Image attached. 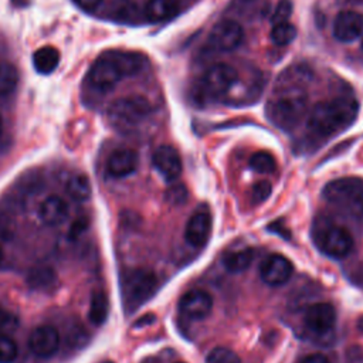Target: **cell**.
Instances as JSON below:
<instances>
[{
    "mask_svg": "<svg viewBox=\"0 0 363 363\" xmlns=\"http://www.w3.org/2000/svg\"><path fill=\"white\" fill-rule=\"evenodd\" d=\"M359 112V104L352 96H339L319 102L308 118V130L318 138L333 136L349 128Z\"/></svg>",
    "mask_w": 363,
    "mask_h": 363,
    "instance_id": "6da1fadb",
    "label": "cell"
},
{
    "mask_svg": "<svg viewBox=\"0 0 363 363\" xmlns=\"http://www.w3.org/2000/svg\"><path fill=\"white\" fill-rule=\"evenodd\" d=\"M308 108V95L305 88L275 86L274 95L267 105L268 119L284 130L294 129Z\"/></svg>",
    "mask_w": 363,
    "mask_h": 363,
    "instance_id": "7a4b0ae2",
    "label": "cell"
},
{
    "mask_svg": "<svg viewBox=\"0 0 363 363\" xmlns=\"http://www.w3.org/2000/svg\"><path fill=\"white\" fill-rule=\"evenodd\" d=\"M322 196L328 204L343 216L363 218V180L359 177H342L329 182Z\"/></svg>",
    "mask_w": 363,
    "mask_h": 363,
    "instance_id": "3957f363",
    "label": "cell"
},
{
    "mask_svg": "<svg viewBox=\"0 0 363 363\" xmlns=\"http://www.w3.org/2000/svg\"><path fill=\"white\" fill-rule=\"evenodd\" d=\"M312 238L316 247L332 258H343L353 248V237L350 233L325 216L313 221Z\"/></svg>",
    "mask_w": 363,
    "mask_h": 363,
    "instance_id": "277c9868",
    "label": "cell"
},
{
    "mask_svg": "<svg viewBox=\"0 0 363 363\" xmlns=\"http://www.w3.org/2000/svg\"><path fill=\"white\" fill-rule=\"evenodd\" d=\"M157 288L156 275L145 268L126 271L121 278V295L123 309L132 313L146 301H149Z\"/></svg>",
    "mask_w": 363,
    "mask_h": 363,
    "instance_id": "5b68a950",
    "label": "cell"
},
{
    "mask_svg": "<svg viewBox=\"0 0 363 363\" xmlns=\"http://www.w3.org/2000/svg\"><path fill=\"white\" fill-rule=\"evenodd\" d=\"M152 112L150 102L140 95L123 96L113 101L108 109V116L119 128H133L145 121Z\"/></svg>",
    "mask_w": 363,
    "mask_h": 363,
    "instance_id": "8992f818",
    "label": "cell"
},
{
    "mask_svg": "<svg viewBox=\"0 0 363 363\" xmlns=\"http://www.w3.org/2000/svg\"><path fill=\"white\" fill-rule=\"evenodd\" d=\"M244 38L242 27L234 20H221L216 23L208 33V43L211 48L221 52L235 50Z\"/></svg>",
    "mask_w": 363,
    "mask_h": 363,
    "instance_id": "52a82bcc",
    "label": "cell"
},
{
    "mask_svg": "<svg viewBox=\"0 0 363 363\" xmlns=\"http://www.w3.org/2000/svg\"><path fill=\"white\" fill-rule=\"evenodd\" d=\"M238 78L237 69L225 62L211 65L203 75L204 89L213 96L227 95Z\"/></svg>",
    "mask_w": 363,
    "mask_h": 363,
    "instance_id": "ba28073f",
    "label": "cell"
},
{
    "mask_svg": "<svg viewBox=\"0 0 363 363\" xmlns=\"http://www.w3.org/2000/svg\"><path fill=\"white\" fill-rule=\"evenodd\" d=\"M303 322L309 332L323 336L328 335L336 322V312L330 303L318 302L306 308L303 313Z\"/></svg>",
    "mask_w": 363,
    "mask_h": 363,
    "instance_id": "9c48e42d",
    "label": "cell"
},
{
    "mask_svg": "<svg viewBox=\"0 0 363 363\" xmlns=\"http://www.w3.org/2000/svg\"><path fill=\"white\" fill-rule=\"evenodd\" d=\"M121 71L106 54L95 60L89 69V81L99 91L112 89L121 81Z\"/></svg>",
    "mask_w": 363,
    "mask_h": 363,
    "instance_id": "30bf717a",
    "label": "cell"
},
{
    "mask_svg": "<svg viewBox=\"0 0 363 363\" xmlns=\"http://www.w3.org/2000/svg\"><path fill=\"white\" fill-rule=\"evenodd\" d=\"M28 347L38 357H51L60 347L58 330L51 325L37 326L28 337Z\"/></svg>",
    "mask_w": 363,
    "mask_h": 363,
    "instance_id": "8fae6325",
    "label": "cell"
},
{
    "mask_svg": "<svg viewBox=\"0 0 363 363\" xmlns=\"http://www.w3.org/2000/svg\"><path fill=\"white\" fill-rule=\"evenodd\" d=\"M363 34V14L354 10L340 11L333 23V35L342 43H352Z\"/></svg>",
    "mask_w": 363,
    "mask_h": 363,
    "instance_id": "7c38bea8",
    "label": "cell"
},
{
    "mask_svg": "<svg viewBox=\"0 0 363 363\" xmlns=\"http://www.w3.org/2000/svg\"><path fill=\"white\" fill-rule=\"evenodd\" d=\"M259 274H261V279L265 284L271 286H278L285 284L291 278L292 264L284 255L272 254L267 259H264V262L261 264Z\"/></svg>",
    "mask_w": 363,
    "mask_h": 363,
    "instance_id": "4fadbf2b",
    "label": "cell"
},
{
    "mask_svg": "<svg viewBox=\"0 0 363 363\" xmlns=\"http://www.w3.org/2000/svg\"><path fill=\"white\" fill-rule=\"evenodd\" d=\"M180 312L193 320H200L208 316L213 308L211 296L200 289H193L184 294L179 303Z\"/></svg>",
    "mask_w": 363,
    "mask_h": 363,
    "instance_id": "5bb4252c",
    "label": "cell"
},
{
    "mask_svg": "<svg viewBox=\"0 0 363 363\" xmlns=\"http://www.w3.org/2000/svg\"><path fill=\"white\" fill-rule=\"evenodd\" d=\"M155 169L167 180H176L182 173V159L177 150L169 145L159 146L152 157Z\"/></svg>",
    "mask_w": 363,
    "mask_h": 363,
    "instance_id": "9a60e30c",
    "label": "cell"
},
{
    "mask_svg": "<svg viewBox=\"0 0 363 363\" xmlns=\"http://www.w3.org/2000/svg\"><path fill=\"white\" fill-rule=\"evenodd\" d=\"M211 231V217L207 211H196L187 221L184 230V238L191 247H203Z\"/></svg>",
    "mask_w": 363,
    "mask_h": 363,
    "instance_id": "2e32d148",
    "label": "cell"
},
{
    "mask_svg": "<svg viewBox=\"0 0 363 363\" xmlns=\"http://www.w3.org/2000/svg\"><path fill=\"white\" fill-rule=\"evenodd\" d=\"M138 163H139V159L135 150L126 149V147L116 149L108 157L106 173L111 177H116V179L126 177L136 170Z\"/></svg>",
    "mask_w": 363,
    "mask_h": 363,
    "instance_id": "e0dca14e",
    "label": "cell"
},
{
    "mask_svg": "<svg viewBox=\"0 0 363 363\" xmlns=\"http://www.w3.org/2000/svg\"><path fill=\"white\" fill-rule=\"evenodd\" d=\"M38 214L47 225L55 227L65 223L69 214V207L62 197L57 194H50L40 203Z\"/></svg>",
    "mask_w": 363,
    "mask_h": 363,
    "instance_id": "ac0fdd59",
    "label": "cell"
},
{
    "mask_svg": "<svg viewBox=\"0 0 363 363\" xmlns=\"http://www.w3.org/2000/svg\"><path fill=\"white\" fill-rule=\"evenodd\" d=\"M118 67V69L121 71L122 77H128V75H135L138 72H140L145 67V57L138 54V52H132V51H109L106 54Z\"/></svg>",
    "mask_w": 363,
    "mask_h": 363,
    "instance_id": "d6986e66",
    "label": "cell"
},
{
    "mask_svg": "<svg viewBox=\"0 0 363 363\" xmlns=\"http://www.w3.org/2000/svg\"><path fill=\"white\" fill-rule=\"evenodd\" d=\"M177 10V0H147L143 9V16L147 21L157 23L173 17Z\"/></svg>",
    "mask_w": 363,
    "mask_h": 363,
    "instance_id": "ffe728a7",
    "label": "cell"
},
{
    "mask_svg": "<svg viewBox=\"0 0 363 363\" xmlns=\"http://www.w3.org/2000/svg\"><path fill=\"white\" fill-rule=\"evenodd\" d=\"M60 64V52L51 45H44L33 54V65L38 74H51Z\"/></svg>",
    "mask_w": 363,
    "mask_h": 363,
    "instance_id": "44dd1931",
    "label": "cell"
},
{
    "mask_svg": "<svg viewBox=\"0 0 363 363\" xmlns=\"http://www.w3.org/2000/svg\"><path fill=\"white\" fill-rule=\"evenodd\" d=\"M27 282L31 289L38 292H47L57 285V274L50 267H37L30 271Z\"/></svg>",
    "mask_w": 363,
    "mask_h": 363,
    "instance_id": "7402d4cb",
    "label": "cell"
},
{
    "mask_svg": "<svg viewBox=\"0 0 363 363\" xmlns=\"http://www.w3.org/2000/svg\"><path fill=\"white\" fill-rule=\"evenodd\" d=\"M312 74L306 65H294L288 67L277 79L275 86H299L305 88V85L311 81Z\"/></svg>",
    "mask_w": 363,
    "mask_h": 363,
    "instance_id": "603a6c76",
    "label": "cell"
},
{
    "mask_svg": "<svg viewBox=\"0 0 363 363\" xmlns=\"http://www.w3.org/2000/svg\"><path fill=\"white\" fill-rule=\"evenodd\" d=\"M67 194L78 203H84L88 201L91 194H92V187H91V182L85 174H74L67 180V186H65Z\"/></svg>",
    "mask_w": 363,
    "mask_h": 363,
    "instance_id": "cb8c5ba5",
    "label": "cell"
},
{
    "mask_svg": "<svg viewBox=\"0 0 363 363\" xmlns=\"http://www.w3.org/2000/svg\"><path fill=\"white\" fill-rule=\"evenodd\" d=\"M254 259V251L251 248H242L233 252H228L223 258V265L228 272L238 274L245 271Z\"/></svg>",
    "mask_w": 363,
    "mask_h": 363,
    "instance_id": "d4e9b609",
    "label": "cell"
},
{
    "mask_svg": "<svg viewBox=\"0 0 363 363\" xmlns=\"http://www.w3.org/2000/svg\"><path fill=\"white\" fill-rule=\"evenodd\" d=\"M108 315H109V301H108V296L104 292L98 291V292H95L91 296L88 318H89V320L94 325L101 326L108 319Z\"/></svg>",
    "mask_w": 363,
    "mask_h": 363,
    "instance_id": "484cf974",
    "label": "cell"
},
{
    "mask_svg": "<svg viewBox=\"0 0 363 363\" xmlns=\"http://www.w3.org/2000/svg\"><path fill=\"white\" fill-rule=\"evenodd\" d=\"M18 82L17 69L9 62H0V96L11 94Z\"/></svg>",
    "mask_w": 363,
    "mask_h": 363,
    "instance_id": "4316f807",
    "label": "cell"
},
{
    "mask_svg": "<svg viewBox=\"0 0 363 363\" xmlns=\"http://www.w3.org/2000/svg\"><path fill=\"white\" fill-rule=\"evenodd\" d=\"M296 37V27L289 21L275 24L271 30V40L277 45H286Z\"/></svg>",
    "mask_w": 363,
    "mask_h": 363,
    "instance_id": "83f0119b",
    "label": "cell"
},
{
    "mask_svg": "<svg viewBox=\"0 0 363 363\" xmlns=\"http://www.w3.org/2000/svg\"><path fill=\"white\" fill-rule=\"evenodd\" d=\"M250 166L262 174H268L272 173L277 169V162L274 159V156L268 152H257L251 156L250 159Z\"/></svg>",
    "mask_w": 363,
    "mask_h": 363,
    "instance_id": "f1b7e54d",
    "label": "cell"
},
{
    "mask_svg": "<svg viewBox=\"0 0 363 363\" xmlns=\"http://www.w3.org/2000/svg\"><path fill=\"white\" fill-rule=\"evenodd\" d=\"M113 17L118 21H136L139 18V9L130 0H119L113 10Z\"/></svg>",
    "mask_w": 363,
    "mask_h": 363,
    "instance_id": "f546056e",
    "label": "cell"
},
{
    "mask_svg": "<svg viewBox=\"0 0 363 363\" xmlns=\"http://www.w3.org/2000/svg\"><path fill=\"white\" fill-rule=\"evenodd\" d=\"M18 354L17 343L6 336L0 335V363H13Z\"/></svg>",
    "mask_w": 363,
    "mask_h": 363,
    "instance_id": "4dcf8cb0",
    "label": "cell"
},
{
    "mask_svg": "<svg viewBox=\"0 0 363 363\" xmlns=\"http://www.w3.org/2000/svg\"><path fill=\"white\" fill-rule=\"evenodd\" d=\"M206 363H241L240 357L227 347H214L206 359Z\"/></svg>",
    "mask_w": 363,
    "mask_h": 363,
    "instance_id": "1f68e13d",
    "label": "cell"
},
{
    "mask_svg": "<svg viewBox=\"0 0 363 363\" xmlns=\"http://www.w3.org/2000/svg\"><path fill=\"white\" fill-rule=\"evenodd\" d=\"M292 10H294V6H292L291 0H279L278 4L275 6V10H274L272 16H271L272 24L275 26V24L288 21L291 14H292Z\"/></svg>",
    "mask_w": 363,
    "mask_h": 363,
    "instance_id": "d6a6232c",
    "label": "cell"
},
{
    "mask_svg": "<svg viewBox=\"0 0 363 363\" xmlns=\"http://www.w3.org/2000/svg\"><path fill=\"white\" fill-rule=\"evenodd\" d=\"M187 189L184 187V184H176V186H172L167 189L166 191V201L170 203L172 206H180L183 203H186L187 200Z\"/></svg>",
    "mask_w": 363,
    "mask_h": 363,
    "instance_id": "836d02e7",
    "label": "cell"
},
{
    "mask_svg": "<svg viewBox=\"0 0 363 363\" xmlns=\"http://www.w3.org/2000/svg\"><path fill=\"white\" fill-rule=\"evenodd\" d=\"M271 183L267 182V180H261L258 183H255L252 186V191H251V199L255 201V203H261L264 200H267L271 194Z\"/></svg>",
    "mask_w": 363,
    "mask_h": 363,
    "instance_id": "e575fe53",
    "label": "cell"
},
{
    "mask_svg": "<svg viewBox=\"0 0 363 363\" xmlns=\"http://www.w3.org/2000/svg\"><path fill=\"white\" fill-rule=\"evenodd\" d=\"M16 326H17V318L11 312L0 309V335L3 332H10L16 329Z\"/></svg>",
    "mask_w": 363,
    "mask_h": 363,
    "instance_id": "d590c367",
    "label": "cell"
},
{
    "mask_svg": "<svg viewBox=\"0 0 363 363\" xmlns=\"http://www.w3.org/2000/svg\"><path fill=\"white\" fill-rule=\"evenodd\" d=\"M88 227V218L86 217H82V218H77L72 224H71V228H69V234L71 237H78L79 234H82Z\"/></svg>",
    "mask_w": 363,
    "mask_h": 363,
    "instance_id": "8d00e7d4",
    "label": "cell"
},
{
    "mask_svg": "<svg viewBox=\"0 0 363 363\" xmlns=\"http://www.w3.org/2000/svg\"><path fill=\"white\" fill-rule=\"evenodd\" d=\"M79 9H82V10H85V11H94V10H96L99 6H101V3H102V0H72Z\"/></svg>",
    "mask_w": 363,
    "mask_h": 363,
    "instance_id": "74e56055",
    "label": "cell"
},
{
    "mask_svg": "<svg viewBox=\"0 0 363 363\" xmlns=\"http://www.w3.org/2000/svg\"><path fill=\"white\" fill-rule=\"evenodd\" d=\"M301 363H330V362H329V359L325 354L313 353V354H309V356L303 357L301 360Z\"/></svg>",
    "mask_w": 363,
    "mask_h": 363,
    "instance_id": "f35d334b",
    "label": "cell"
},
{
    "mask_svg": "<svg viewBox=\"0 0 363 363\" xmlns=\"http://www.w3.org/2000/svg\"><path fill=\"white\" fill-rule=\"evenodd\" d=\"M155 320V316L153 315H145L143 318H140L139 320L135 322V328H140V326H145V325H149Z\"/></svg>",
    "mask_w": 363,
    "mask_h": 363,
    "instance_id": "ab89813d",
    "label": "cell"
},
{
    "mask_svg": "<svg viewBox=\"0 0 363 363\" xmlns=\"http://www.w3.org/2000/svg\"><path fill=\"white\" fill-rule=\"evenodd\" d=\"M352 278H353L359 285H363V264L356 268V271L352 274Z\"/></svg>",
    "mask_w": 363,
    "mask_h": 363,
    "instance_id": "60d3db41",
    "label": "cell"
},
{
    "mask_svg": "<svg viewBox=\"0 0 363 363\" xmlns=\"http://www.w3.org/2000/svg\"><path fill=\"white\" fill-rule=\"evenodd\" d=\"M269 230L277 231V234H281V235H284L285 238H288V237H289L288 230H284V228L281 227V221H279V223H278V221H275L272 225H269Z\"/></svg>",
    "mask_w": 363,
    "mask_h": 363,
    "instance_id": "b9f144b4",
    "label": "cell"
},
{
    "mask_svg": "<svg viewBox=\"0 0 363 363\" xmlns=\"http://www.w3.org/2000/svg\"><path fill=\"white\" fill-rule=\"evenodd\" d=\"M3 132V119H1V115H0V135Z\"/></svg>",
    "mask_w": 363,
    "mask_h": 363,
    "instance_id": "7bdbcfd3",
    "label": "cell"
},
{
    "mask_svg": "<svg viewBox=\"0 0 363 363\" xmlns=\"http://www.w3.org/2000/svg\"><path fill=\"white\" fill-rule=\"evenodd\" d=\"M1 258H3V252H1V250H0V262H1Z\"/></svg>",
    "mask_w": 363,
    "mask_h": 363,
    "instance_id": "ee69618b",
    "label": "cell"
},
{
    "mask_svg": "<svg viewBox=\"0 0 363 363\" xmlns=\"http://www.w3.org/2000/svg\"><path fill=\"white\" fill-rule=\"evenodd\" d=\"M145 363H156V362H153V360H147V362H145Z\"/></svg>",
    "mask_w": 363,
    "mask_h": 363,
    "instance_id": "f6af8a7d",
    "label": "cell"
},
{
    "mask_svg": "<svg viewBox=\"0 0 363 363\" xmlns=\"http://www.w3.org/2000/svg\"><path fill=\"white\" fill-rule=\"evenodd\" d=\"M362 50H363V41H362Z\"/></svg>",
    "mask_w": 363,
    "mask_h": 363,
    "instance_id": "bcb514c9",
    "label": "cell"
},
{
    "mask_svg": "<svg viewBox=\"0 0 363 363\" xmlns=\"http://www.w3.org/2000/svg\"><path fill=\"white\" fill-rule=\"evenodd\" d=\"M177 363H183V362H177Z\"/></svg>",
    "mask_w": 363,
    "mask_h": 363,
    "instance_id": "7dc6e473",
    "label": "cell"
}]
</instances>
